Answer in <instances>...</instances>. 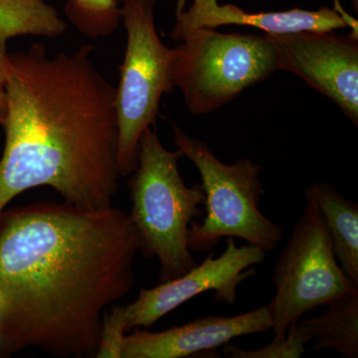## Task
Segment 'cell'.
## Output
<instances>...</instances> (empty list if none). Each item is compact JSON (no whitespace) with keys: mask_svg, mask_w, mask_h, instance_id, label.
<instances>
[{"mask_svg":"<svg viewBox=\"0 0 358 358\" xmlns=\"http://www.w3.org/2000/svg\"><path fill=\"white\" fill-rule=\"evenodd\" d=\"M129 214L38 202L0 213V357H96L108 308L131 291Z\"/></svg>","mask_w":358,"mask_h":358,"instance_id":"6da1fadb","label":"cell"},{"mask_svg":"<svg viewBox=\"0 0 358 358\" xmlns=\"http://www.w3.org/2000/svg\"><path fill=\"white\" fill-rule=\"evenodd\" d=\"M93 50L84 44L49 55L33 44L9 54L0 213L40 186L81 208L113 206L121 178L115 88L96 69Z\"/></svg>","mask_w":358,"mask_h":358,"instance_id":"7a4b0ae2","label":"cell"},{"mask_svg":"<svg viewBox=\"0 0 358 358\" xmlns=\"http://www.w3.org/2000/svg\"><path fill=\"white\" fill-rule=\"evenodd\" d=\"M179 150L171 152L155 127L140 141L138 166L129 181V214L141 241V252L160 264V282L185 275L197 265L188 248L189 226L203 217L205 193L199 183L187 186L181 178Z\"/></svg>","mask_w":358,"mask_h":358,"instance_id":"3957f363","label":"cell"},{"mask_svg":"<svg viewBox=\"0 0 358 358\" xmlns=\"http://www.w3.org/2000/svg\"><path fill=\"white\" fill-rule=\"evenodd\" d=\"M174 143L199 169L205 193L204 219L193 221L187 244L192 252H209L222 238H240L265 252L277 248L284 228L260 210L262 166L250 159L226 164L205 141L192 138L173 124Z\"/></svg>","mask_w":358,"mask_h":358,"instance_id":"277c9868","label":"cell"},{"mask_svg":"<svg viewBox=\"0 0 358 358\" xmlns=\"http://www.w3.org/2000/svg\"><path fill=\"white\" fill-rule=\"evenodd\" d=\"M171 49V80L193 115L220 109L242 92L280 71L267 35L221 33L199 28L183 33Z\"/></svg>","mask_w":358,"mask_h":358,"instance_id":"5b68a950","label":"cell"},{"mask_svg":"<svg viewBox=\"0 0 358 358\" xmlns=\"http://www.w3.org/2000/svg\"><path fill=\"white\" fill-rule=\"evenodd\" d=\"M119 6L127 45L115 88L117 166L121 178H127L138 166L141 136L155 127L160 100L173 86L171 49L157 32L155 0H119Z\"/></svg>","mask_w":358,"mask_h":358,"instance_id":"8992f818","label":"cell"},{"mask_svg":"<svg viewBox=\"0 0 358 358\" xmlns=\"http://www.w3.org/2000/svg\"><path fill=\"white\" fill-rule=\"evenodd\" d=\"M305 196L303 215L273 271L275 294L268 307L275 341L286 338L289 329L306 313L358 288L336 260L319 207L312 197Z\"/></svg>","mask_w":358,"mask_h":358,"instance_id":"52a82bcc","label":"cell"},{"mask_svg":"<svg viewBox=\"0 0 358 358\" xmlns=\"http://www.w3.org/2000/svg\"><path fill=\"white\" fill-rule=\"evenodd\" d=\"M266 252L254 245L238 247L234 238L220 256L213 253L185 275L160 282L152 289H141L138 298L124 306L127 331L154 326L167 313L206 292H214V301L234 305L238 287L256 275L255 266L265 260Z\"/></svg>","mask_w":358,"mask_h":358,"instance_id":"ba28073f","label":"cell"},{"mask_svg":"<svg viewBox=\"0 0 358 358\" xmlns=\"http://www.w3.org/2000/svg\"><path fill=\"white\" fill-rule=\"evenodd\" d=\"M333 32L266 35L277 49L280 70L293 73L331 99L357 126V39Z\"/></svg>","mask_w":358,"mask_h":358,"instance_id":"9c48e42d","label":"cell"},{"mask_svg":"<svg viewBox=\"0 0 358 358\" xmlns=\"http://www.w3.org/2000/svg\"><path fill=\"white\" fill-rule=\"evenodd\" d=\"M272 331L268 305L234 317H199L159 333L136 329L126 334L122 358H182L212 352L232 339Z\"/></svg>","mask_w":358,"mask_h":358,"instance_id":"30bf717a","label":"cell"},{"mask_svg":"<svg viewBox=\"0 0 358 358\" xmlns=\"http://www.w3.org/2000/svg\"><path fill=\"white\" fill-rule=\"evenodd\" d=\"M225 25L250 26L265 34H285L300 31H334L350 27L334 8L324 6L317 10L301 8L286 11L250 13L234 4L218 3V0H192L187 10L176 18L171 37L178 41L183 33L199 28Z\"/></svg>","mask_w":358,"mask_h":358,"instance_id":"8fae6325","label":"cell"},{"mask_svg":"<svg viewBox=\"0 0 358 358\" xmlns=\"http://www.w3.org/2000/svg\"><path fill=\"white\" fill-rule=\"evenodd\" d=\"M305 195L312 197L331 234L336 260L353 284L358 286V204L346 199L329 183L315 182Z\"/></svg>","mask_w":358,"mask_h":358,"instance_id":"7c38bea8","label":"cell"},{"mask_svg":"<svg viewBox=\"0 0 358 358\" xmlns=\"http://www.w3.org/2000/svg\"><path fill=\"white\" fill-rule=\"evenodd\" d=\"M326 312L298 322L313 350L334 348L348 358L358 357V288L327 303Z\"/></svg>","mask_w":358,"mask_h":358,"instance_id":"4fadbf2b","label":"cell"},{"mask_svg":"<svg viewBox=\"0 0 358 358\" xmlns=\"http://www.w3.org/2000/svg\"><path fill=\"white\" fill-rule=\"evenodd\" d=\"M67 29L57 9L45 0H0V43L17 36L56 38Z\"/></svg>","mask_w":358,"mask_h":358,"instance_id":"5bb4252c","label":"cell"},{"mask_svg":"<svg viewBox=\"0 0 358 358\" xmlns=\"http://www.w3.org/2000/svg\"><path fill=\"white\" fill-rule=\"evenodd\" d=\"M64 13L78 31L91 38L109 36L121 23L119 0H67Z\"/></svg>","mask_w":358,"mask_h":358,"instance_id":"9a60e30c","label":"cell"},{"mask_svg":"<svg viewBox=\"0 0 358 358\" xmlns=\"http://www.w3.org/2000/svg\"><path fill=\"white\" fill-rule=\"evenodd\" d=\"M308 343L298 324L292 327L286 338L275 341L255 350H245L237 345H227L223 348L225 357L231 358H299L306 352L305 345Z\"/></svg>","mask_w":358,"mask_h":358,"instance_id":"2e32d148","label":"cell"},{"mask_svg":"<svg viewBox=\"0 0 358 358\" xmlns=\"http://www.w3.org/2000/svg\"><path fill=\"white\" fill-rule=\"evenodd\" d=\"M127 331L124 306H112L103 315L100 345L96 357L122 358V343Z\"/></svg>","mask_w":358,"mask_h":358,"instance_id":"e0dca14e","label":"cell"},{"mask_svg":"<svg viewBox=\"0 0 358 358\" xmlns=\"http://www.w3.org/2000/svg\"><path fill=\"white\" fill-rule=\"evenodd\" d=\"M9 54L6 44L0 43V127L2 128L7 114L6 81L8 75Z\"/></svg>","mask_w":358,"mask_h":358,"instance_id":"ac0fdd59","label":"cell"},{"mask_svg":"<svg viewBox=\"0 0 358 358\" xmlns=\"http://www.w3.org/2000/svg\"><path fill=\"white\" fill-rule=\"evenodd\" d=\"M334 10L338 11L341 16L346 20V22L348 23V26H350V29H352V34L350 36L355 37V38H358V23L357 20H355L352 16H350V14L346 13L343 7L341 6V2L339 0H334Z\"/></svg>","mask_w":358,"mask_h":358,"instance_id":"d6986e66","label":"cell"},{"mask_svg":"<svg viewBox=\"0 0 358 358\" xmlns=\"http://www.w3.org/2000/svg\"><path fill=\"white\" fill-rule=\"evenodd\" d=\"M186 4H187V0H176V18L182 14L183 11L185 10Z\"/></svg>","mask_w":358,"mask_h":358,"instance_id":"ffe728a7","label":"cell"}]
</instances>
